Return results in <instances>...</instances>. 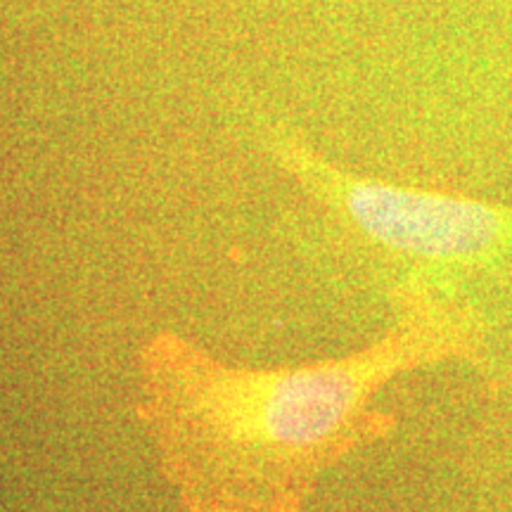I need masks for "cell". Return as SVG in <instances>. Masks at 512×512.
<instances>
[{
  "label": "cell",
  "instance_id": "obj_2",
  "mask_svg": "<svg viewBox=\"0 0 512 512\" xmlns=\"http://www.w3.org/2000/svg\"><path fill=\"white\" fill-rule=\"evenodd\" d=\"M344 207L382 245L427 259H475L501 245L508 221L484 202L384 183H349Z\"/></svg>",
  "mask_w": 512,
  "mask_h": 512
},
{
  "label": "cell",
  "instance_id": "obj_1",
  "mask_svg": "<svg viewBox=\"0 0 512 512\" xmlns=\"http://www.w3.org/2000/svg\"><path fill=\"white\" fill-rule=\"evenodd\" d=\"M413 351L399 335L339 361L247 370L159 332L140 356L138 413L188 512H297L316 467Z\"/></svg>",
  "mask_w": 512,
  "mask_h": 512
}]
</instances>
